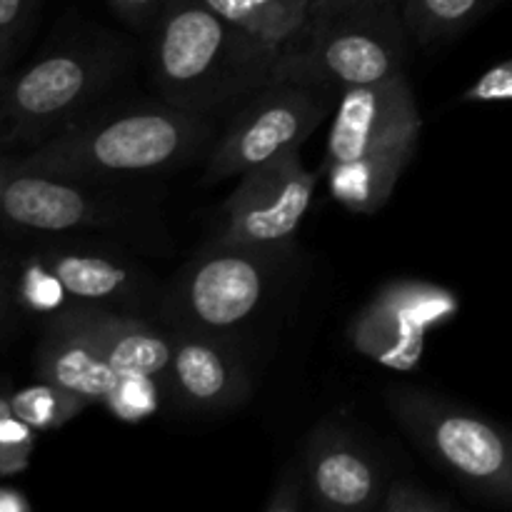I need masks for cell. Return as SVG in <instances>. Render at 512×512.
<instances>
[{
    "label": "cell",
    "mask_w": 512,
    "mask_h": 512,
    "mask_svg": "<svg viewBox=\"0 0 512 512\" xmlns=\"http://www.w3.org/2000/svg\"><path fill=\"white\" fill-rule=\"evenodd\" d=\"M278 55L205 0H165L153 25L150 65L160 98L205 118L268 85Z\"/></svg>",
    "instance_id": "1"
},
{
    "label": "cell",
    "mask_w": 512,
    "mask_h": 512,
    "mask_svg": "<svg viewBox=\"0 0 512 512\" xmlns=\"http://www.w3.org/2000/svg\"><path fill=\"white\" fill-rule=\"evenodd\" d=\"M210 138V118L185 113L163 100L85 115L30 155L10 163L75 180L165 173L193 160Z\"/></svg>",
    "instance_id": "2"
},
{
    "label": "cell",
    "mask_w": 512,
    "mask_h": 512,
    "mask_svg": "<svg viewBox=\"0 0 512 512\" xmlns=\"http://www.w3.org/2000/svg\"><path fill=\"white\" fill-rule=\"evenodd\" d=\"M125 65L118 40L65 45L13 75H0V148L43 145L90 115Z\"/></svg>",
    "instance_id": "3"
},
{
    "label": "cell",
    "mask_w": 512,
    "mask_h": 512,
    "mask_svg": "<svg viewBox=\"0 0 512 512\" xmlns=\"http://www.w3.org/2000/svg\"><path fill=\"white\" fill-rule=\"evenodd\" d=\"M390 415L463 488L495 505H512V433L483 413L423 388L385 393Z\"/></svg>",
    "instance_id": "4"
},
{
    "label": "cell",
    "mask_w": 512,
    "mask_h": 512,
    "mask_svg": "<svg viewBox=\"0 0 512 512\" xmlns=\"http://www.w3.org/2000/svg\"><path fill=\"white\" fill-rule=\"evenodd\" d=\"M408 43L400 5L323 15L280 50L270 83L325 85L340 93L380 83L403 73Z\"/></svg>",
    "instance_id": "5"
},
{
    "label": "cell",
    "mask_w": 512,
    "mask_h": 512,
    "mask_svg": "<svg viewBox=\"0 0 512 512\" xmlns=\"http://www.w3.org/2000/svg\"><path fill=\"white\" fill-rule=\"evenodd\" d=\"M290 250L293 245L255 248L210 243L175 275L160 305L163 320L170 330L235 340L238 330L265 305Z\"/></svg>",
    "instance_id": "6"
},
{
    "label": "cell",
    "mask_w": 512,
    "mask_h": 512,
    "mask_svg": "<svg viewBox=\"0 0 512 512\" xmlns=\"http://www.w3.org/2000/svg\"><path fill=\"white\" fill-rule=\"evenodd\" d=\"M340 90L305 83H268L235 108L213 145L205 180L240 178L248 170L303 148L318 125L338 108Z\"/></svg>",
    "instance_id": "7"
},
{
    "label": "cell",
    "mask_w": 512,
    "mask_h": 512,
    "mask_svg": "<svg viewBox=\"0 0 512 512\" xmlns=\"http://www.w3.org/2000/svg\"><path fill=\"white\" fill-rule=\"evenodd\" d=\"M460 313V295L425 280L395 278L350 320L348 338L365 358L395 373H413L425 355L430 330Z\"/></svg>",
    "instance_id": "8"
},
{
    "label": "cell",
    "mask_w": 512,
    "mask_h": 512,
    "mask_svg": "<svg viewBox=\"0 0 512 512\" xmlns=\"http://www.w3.org/2000/svg\"><path fill=\"white\" fill-rule=\"evenodd\" d=\"M318 173L305 168L300 148L288 150L240 175L223 205V225L213 243L283 248L293 245L313 203Z\"/></svg>",
    "instance_id": "9"
},
{
    "label": "cell",
    "mask_w": 512,
    "mask_h": 512,
    "mask_svg": "<svg viewBox=\"0 0 512 512\" xmlns=\"http://www.w3.org/2000/svg\"><path fill=\"white\" fill-rule=\"evenodd\" d=\"M85 183L88 180L18 168L0 158V220L30 233H73L123 225L128 210Z\"/></svg>",
    "instance_id": "10"
},
{
    "label": "cell",
    "mask_w": 512,
    "mask_h": 512,
    "mask_svg": "<svg viewBox=\"0 0 512 512\" xmlns=\"http://www.w3.org/2000/svg\"><path fill=\"white\" fill-rule=\"evenodd\" d=\"M420 120L413 88L403 73L340 93L330 125L325 163L363 158L395 148H418Z\"/></svg>",
    "instance_id": "11"
},
{
    "label": "cell",
    "mask_w": 512,
    "mask_h": 512,
    "mask_svg": "<svg viewBox=\"0 0 512 512\" xmlns=\"http://www.w3.org/2000/svg\"><path fill=\"white\" fill-rule=\"evenodd\" d=\"M170 338L173 355L165 390L180 408L228 413L250 398L248 365L233 338L193 330H170Z\"/></svg>",
    "instance_id": "12"
},
{
    "label": "cell",
    "mask_w": 512,
    "mask_h": 512,
    "mask_svg": "<svg viewBox=\"0 0 512 512\" xmlns=\"http://www.w3.org/2000/svg\"><path fill=\"white\" fill-rule=\"evenodd\" d=\"M308 498L320 510H378L385 493L383 473L373 455L335 423L313 430L305 445Z\"/></svg>",
    "instance_id": "13"
},
{
    "label": "cell",
    "mask_w": 512,
    "mask_h": 512,
    "mask_svg": "<svg viewBox=\"0 0 512 512\" xmlns=\"http://www.w3.org/2000/svg\"><path fill=\"white\" fill-rule=\"evenodd\" d=\"M50 318L70 325L93 340L118 373H145L155 375L163 383L168 380L170 355H173L170 330L155 328L148 320L138 318V313L75 303L65 305L58 313H50Z\"/></svg>",
    "instance_id": "14"
},
{
    "label": "cell",
    "mask_w": 512,
    "mask_h": 512,
    "mask_svg": "<svg viewBox=\"0 0 512 512\" xmlns=\"http://www.w3.org/2000/svg\"><path fill=\"white\" fill-rule=\"evenodd\" d=\"M75 303L135 310L145 298L148 278L130 258L98 248H48L38 253Z\"/></svg>",
    "instance_id": "15"
},
{
    "label": "cell",
    "mask_w": 512,
    "mask_h": 512,
    "mask_svg": "<svg viewBox=\"0 0 512 512\" xmlns=\"http://www.w3.org/2000/svg\"><path fill=\"white\" fill-rule=\"evenodd\" d=\"M35 370L40 380L60 385L90 405H103L118 378V370L108 363L93 340L50 315L43 338L35 348Z\"/></svg>",
    "instance_id": "16"
},
{
    "label": "cell",
    "mask_w": 512,
    "mask_h": 512,
    "mask_svg": "<svg viewBox=\"0 0 512 512\" xmlns=\"http://www.w3.org/2000/svg\"><path fill=\"white\" fill-rule=\"evenodd\" d=\"M418 148H395L343 163L323 165L330 198L348 213L373 215L388 203Z\"/></svg>",
    "instance_id": "17"
},
{
    "label": "cell",
    "mask_w": 512,
    "mask_h": 512,
    "mask_svg": "<svg viewBox=\"0 0 512 512\" xmlns=\"http://www.w3.org/2000/svg\"><path fill=\"white\" fill-rule=\"evenodd\" d=\"M228 23L273 50L288 48L313 20L310 0H205Z\"/></svg>",
    "instance_id": "18"
},
{
    "label": "cell",
    "mask_w": 512,
    "mask_h": 512,
    "mask_svg": "<svg viewBox=\"0 0 512 512\" xmlns=\"http://www.w3.org/2000/svg\"><path fill=\"white\" fill-rule=\"evenodd\" d=\"M498 3L503 0H403L400 18L408 38L428 48L463 35Z\"/></svg>",
    "instance_id": "19"
},
{
    "label": "cell",
    "mask_w": 512,
    "mask_h": 512,
    "mask_svg": "<svg viewBox=\"0 0 512 512\" xmlns=\"http://www.w3.org/2000/svg\"><path fill=\"white\" fill-rule=\"evenodd\" d=\"M10 403H13L15 418L30 425L35 433L63 428L65 423L78 418L90 405L80 395L70 393V390L60 388V385L48 383V380H40V383L10 393Z\"/></svg>",
    "instance_id": "20"
},
{
    "label": "cell",
    "mask_w": 512,
    "mask_h": 512,
    "mask_svg": "<svg viewBox=\"0 0 512 512\" xmlns=\"http://www.w3.org/2000/svg\"><path fill=\"white\" fill-rule=\"evenodd\" d=\"M165 395H168L165 383L155 375L118 373L103 405L113 418L123 420V423H143L158 413Z\"/></svg>",
    "instance_id": "21"
},
{
    "label": "cell",
    "mask_w": 512,
    "mask_h": 512,
    "mask_svg": "<svg viewBox=\"0 0 512 512\" xmlns=\"http://www.w3.org/2000/svg\"><path fill=\"white\" fill-rule=\"evenodd\" d=\"M15 295L18 303L25 305L33 313H58L68 305V290L63 288L53 270L40 260V255H33L28 263L23 265V273L15 280Z\"/></svg>",
    "instance_id": "22"
},
{
    "label": "cell",
    "mask_w": 512,
    "mask_h": 512,
    "mask_svg": "<svg viewBox=\"0 0 512 512\" xmlns=\"http://www.w3.org/2000/svg\"><path fill=\"white\" fill-rule=\"evenodd\" d=\"M458 503L433 493L413 480H395L380 498V512H453Z\"/></svg>",
    "instance_id": "23"
},
{
    "label": "cell",
    "mask_w": 512,
    "mask_h": 512,
    "mask_svg": "<svg viewBox=\"0 0 512 512\" xmlns=\"http://www.w3.org/2000/svg\"><path fill=\"white\" fill-rule=\"evenodd\" d=\"M38 0H0V70L15 58L33 25Z\"/></svg>",
    "instance_id": "24"
},
{
    "label": "cell",
    "mask_w": 512,
    "mask_h": 512,
    "mask_svg": "<svg viewBox=\"0 0 512 512\" xmlns=\"http://www.w3.org/2000/svg\"><path fill=\"white\" fill-rule=\"evenodd\" d=\"M512 100V58L485 70L463 93V103H503Z\"/></svg>",
    "instance_id": "25"
},
{
    "label": "cell",
    "mask_w": 512,
    "mask_h": 512,
    "mask_svg": "<svg viewBox=\"0 0 512 512\" xmlns=\"http://www.w3.org/2000/svg\"><path fill=\"white\" fill-rule=\"evenodd\" d=\"M308 485H305V470L285 468L275 483L273 493L265 500V512H298L303 508Z\"/></svg>",
    "instance_id": "26"
},
{
    "label": "cell",
    "mask_w": 512,
    "mask_h": 512,
    "mask_svg": "<svg viewBox=\"0 0 512 512\" xmlns=\"http://www.w3.org/2000/svg\"><path fill=\"white\" fill-rule=\"evenodd\" d=\"M118 18L133 28H153L165 0H108Z\"/></svg>",
    "instance_id": "27"
},
{
    "label": "cell",
    "mask_w": 512,
    "mask_h": 512,
    "mask_svg": "<svg viewBox=\"0 0 512 512\" xmlns=\"http://www.w3.org/2000/svg\"><path fill=\"white\" fill-rule=\"evenodd\" d=\"M403 0H310L313 18L335 13H353V10H378V8H395Z\"/></svg>",
    "instance_id": "28"
},
{
    "label": "cell",
    "mask_w": 512,
    "mask_h": 512,
    "mask_svg": "<svg viewBox=\"0 0 512 512\" xmlns=\"http://www.w3.org/2000/svg\"><path fill=\"white\" fill-rule=\"evenodd\" d=\"M15 300H18V295H15V278L8 273L5 265H0V325L5 323Z\"/></svg>",
    "instance_id": "29"
},
{
    "label": "cell",
    "mask_w": 512,
    "mask_h": 512,
    "mask_svg": "<svg viewBox=\"0 0 512 512\" xmlns=\"http://www.w3.org/2000/svg\"><path fill=\"white\" fill-rule=\"evenodd\" d=\"M30 510V500L20 490L0 488V512H25Z\"/></svg>",
    "instance_id": "30"
},
{
    "label": "cell",
    "mask_w": 512,
    "mask_h": 512,
    "mask_svg": "<svg viewBox=\"0 0 512 512\" xmlns=\"http://www.w3.org/2000/svg\"><path fill=\"white\" fill-rule=\"evenodd\" d=\"M15 418L13 413V403H10V393L0 390V433L5 430V425Z\"/></svg>",
    "instance_id": "31"
}]
</instances>
